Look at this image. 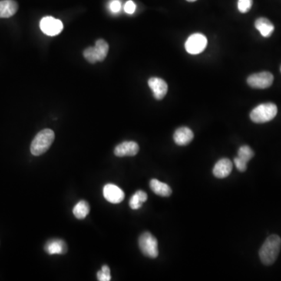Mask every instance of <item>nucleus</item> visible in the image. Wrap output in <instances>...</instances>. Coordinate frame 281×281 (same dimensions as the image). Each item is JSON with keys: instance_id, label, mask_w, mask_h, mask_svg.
Returning <instances> with one entry per match:
<instances>
[{"instance_id": "28", "label": "nucleus", "mask_w": 281, "mask_h": 281, "mask_svg": "<svg viewBox=\"0 0 281 281\" xmlns=\"http://www.w3.org/2000/svg\"><path fill=\"white\" fill-rule=\"evenodd\" d=\"M280 70H281V67H280Z\"/></svg>"}, {"instance_id": "25", "label": "nucleus", "mask_w": 281, "mask_h": 281, "mask_svg": "<svg viewBox=\"0 0 281 281\" xmlns=\"http://www.w3.org/2000/svg\"><path fill=\"white\" fill-rule=\"evenodd\" d=\"M233 163H235V166L236 168L241 172H245V170H247V164L244 163V162L241 161L239 158H235V160H233Z\"/></svg>"}, {"instance_id": "12", "label": "nucleus", "mask_w": 281, "mask_h": 281, "mask_svg": "<svg viewBox=\"0 0 281 281\" xmlns=\"http://www.w3.org/2000/svg\"><path fill=\"white\" fill-rule=\"evenodd\" d=\"M44 249L49 255H64L68 250L67 244L61 239H51L48 241Z\"/></svg>"}, {"instance_id": "3", "label": "nucleus", "mask_w": 281, "mask_h": 281, "mask_svg": "<svg viewBox=\"0 0 281 281\" xmlns=\"http://www.w3.org/2000/svg\"><path fill=\"white\" fill-rule=\"evenodd\" d=\"M276 114L277 107L274 103H263L252 110L250 113V118L254 123L263 124L273 120Z\"/></svg>"}, {"instance_id": "16", "label": "nucleus", "mask_w": 281, "mask_h": 281, "mask_svg": "<svg viewBox=\"0 0 281 281\" xmlns=\"http://www.w3.org/2000/svg\"><path fill=\"white\" fill-rule=\"evenodd\" d=\"M150 188L157 196L161 197H169L172 194V189L168 184L163 183L156 179H153L150 181Z\"/></svg>"}, {"instance_id": "23", "label": "nucleus", "mask_w": 281, "mask_h": 281, "mask_svg": "<svg viewBox=\"0 0 281 281\" xmlns=\"http://www.w3.org/2000/svg\"><path fill=\"white\" fill-rule=\"evenodd\" d=\"M252 0H239L238 3V8L239 11L242 14L249 12L252 7Z\"/></svg>"}, {"instance_id": "8", "label": "nucleus", "mask_w": 281, "mask_h": 281, "mask_svg": "<svg viewBox=\"0 0 281 281\" xmlns=\"http://www.w3.org/2000/svg\"><path fill=\"white\" fill-rule=\"evenodd\" d=\"M103 196L109 203L113 204H118L121 203L125 198L124 191L113 183H107L104 186Z\"/></svg>"}, {"instance_id": "2", "label": "nucleus", "mask_w": 281, "mask_h": 281, "mask_svg": "<svg viewBox=\"0 0 281 281\" xmlns=\"http://www.w3.org/2000/svg\"><path fill=\"white\" fill-rule=\"evenodd\" d=\"M55 139V133L51 129H44L36 134L31 145V153L38 156L48 151Z\"/></svg>"}, {"instance_id": "11", "label": "nucleus", "mask_w": 281, "mask_h": 281, "mask_svg": "<svg viewBox=\"0 0 281 281\" xmlns=\"http://www.w3.org/2000/svg\"><path fill=\"white\" fill-rule=\"evenodd\" d=\"M232 170H233L232 162L227 158H223L215 164L213 173L215 177L222 179L228 177L231 173Z\"/></svg>"}, {"instance_id": "15", "label": "nucleus", "mask_w": 281, "mask_h": 281, "mask_svg": "<svg viewBox=\"0 0 281 281\" xmlns=\"http://www.w3.org/2000/svg\"><path fill=\"white\" fill-rule=\"evenodd\" d=\"M255 27L262 34V36L265 37V38L270 37L274 31L273 24L270 22L269 20L266 19L265 17H260L259 19L256 20L255 22Z\"/></svg>"}, {"instance_id": "14", "label": "nucleus", "mask_w": 281, "mask_h": 281, "mask_svg": "<svg viewBox=\"0 0 281 281\" xmlns=\"http://www.w3.org/2000/svg\"><path fill=\"white\" fill-rule=\"evenodd\" d=\"M18 11V4L14 0L0 1V18H9Z\"/></svg>"}, {"instance_id": "21", "label": "nucleus", "mask_w": 281, "mask_h": 281, "mask_svg": "<svg viewBox=\"0 0 281 281\" xmlns=\"http://www.w3.org/2000/svg\"><path fill=\"white\" fill-rule=\"evenodd\" d=\"M83 55H84V59L87 60L90 64H95L96 63L99 62L98 57L96 54L95 47H88V48L85 49L83 53Z\"/></svg>"}, {"instance_id": "22", "label": "nucleus", "mask_w": 281, "mask_h": 281, "mask_svg": "<svg viewBox=\"0 0 281 281\" xmlns=\"http://www.w3.org/2000/svg\"><path fill=\"white\" fill-rule=\"evenodd\" d=\"M97 279L100 281H110L111 279L110 269L107 265H104L102 269L97 273Z\"/></svg>"}, {"instance_id": "9", "label": "nucleus", "mask_w": 281, "mask_h": 281, "mask_svg": "<svg viewBox=\"0 0 281 281\" xmlns=\"http://www.w3.org/2000/svg\"><path fill=\"white\" fill-rule=\"evenodd\" d=\"M148 84L153 91V96L156 100H163L168 91V85L166 81L160 77H151L148 81Z\"/></svg>"}, {"instance_id": "17", "label": "nucleus", "mask_w": 281, "mask_h": 281, "mask_svg": "<svg viewBox=\"0 0 281 281\" xmlns=\"http://www.w3.org/2000/svg\"><path fill=\"white\" fill-rule=\"evenodd\" d=\"M148 199V196L146 192L139 190L133 195L129 202V206L134 210L140 209L143 206V203H146Z\"/></svg>"}, {"instance_id": "27", "label": "nucleus", "mask_w": 281, "mask_h": 281, "mask_svg": "<svg viewBox=\"0 0 281 281\" xmlns=\"http://www.w3.org/2000/svg\"><path fill=\"white\" fill-rule=\"evenodd\" d=\"M188 2H196V0H186Z\"/></svg>"}, {"instance_id": "19", "label": "nucleus", "mask_w": 281, "mask_h": 281, "mask_svg": "<svg viewBox=\"0 0 281 281\" xmlns=\"http://www.w3.org/2000/svg\"><path fill=\"white\" fill-rule=\"evenodd\" d=\"M96 54L98 57L99 62H102L107 57L109 52V44L103 39H99L96 41L95 45Z\"/></svg>"}, {"instance_id": "6", "label": "nucleus", "mask_w": 281, "mask_h": 281, "mask_svg": "<svg viewBox=\"0 0 281 281\" xmlns=\"http://www.w3.org/2000/svg\"><path fill=\"white\" fill-rule=\"evenodd\" d=\"M273 82V74L267 71L252 74L247 79L248 84L250 87L253 88H259V89L267 88L272 85Z\"/></svg>"}, {"instance_id": "18", "label": "nucleus", "mask_w": 281, "mask_h": 281, "mask_svg": "<svg viewBox=\"0 0 281 281\" xmlns=\"http://www.w3.org/2000/svg\"><path fill=\"white\" fill-rule=\"evenodd\" d=\"M90 212L89 204L86 201H80L73 209V213L77 219H83L88 215Z\"/></svg>"}, {"instance_id": "4", "label": "nucleus", "mask_w": 281, "mask_h": 281, "mask_svg": "<svg viewBox=\"0 0 281 281\" xmlns=\"http://www.w3.org/2000/svg\"><path fill=\"white\" fill-rule=\"evenodd\" d=\"M139 248L144 256L151 259H156L159 256L157 239L149 232H145L140 235L138 240Z\"/></svg>"}, {"instance_id": "13", "label": "nucleus", "mask_w": 281, "mask_h": 281, "mask_svg": "<svg viewBox=\"0 0 281 281\" xmlns=\"http://www.w3.org/2000/svg\"><path fill=\"white\" fill-rule=\"evenodd\" d=\"M193 138H194V133L187 127H180L173 134V140L177 146H187L193 140Z\"/></svg>"}, {"instance_id": "24", "label": "nucleus", "mask_w": 281, "mask_h": 281, "mask_svg": "<svg viewBox=\"0 0 281 281\" xmlns=\"http://www.w3.org/2000/svg\"><path fill=\"white\" fill-rule=\"evenodd\" d=\"M136 5L132 0H128L127 3H126L125 5H124V11H125L127 14H133L135 12Z\"/></svg>"}, {"instance_id": "10", "label": "nucleus", "mask_w": 281, "mask_h": 281, "mask_svg": "<svg viewBox=\"0 0 281 281\" xmlns=\"http://www.w3.org/2000/svg\"><path fill=\"white\" fill-rule=\"evenodd\" d=\"M139 146L135 142H124L120 143L114 149V154L118 157L134 156L138 153Z\"/></svg>"}, {"instance_id": "26", "label": "nucleus", "mask_w": 281, "mask_h": 281, "mask_svg": "<svg viewBox=\"0 0 281 281\" xmlns=\"http://www.w3.org/2000/svg\"><path fill=\"white\" fill-rule=\"evenodd\" d=\"M110 9L113 13H118L121 9V4L119 0H113L110 3Z\"/></svg>"}, {"instance_id": "7", "label": "nucleus", "mask_w": 281, "mask_h": 281, "mask_svg": "<svg viewBox=\"0 0 281 281\" xmlns=\"http://www.w3.org/2000/svg\"><path fill=\"white\" fill-rule=\"evenodd\" d=\"M40 28L44 34L49 36H56L64 29V24L60 20L53 17H43L40 21Z\"/></svg>"}, {"instance_id": "20", "label": "nucleus", "mask_w": 281, "mask_h": 281, "mask_svg": "<svg viewBox=\"0 0 281 281\" xmlns=\"http://www.w3.org/2000/svg\"><path fill=\"white\" fill-rule=\"evenodd\" d=\"M254 155L255 153L253 150L249 146H243L239 149L238 158L241 161L248 164V163L253 158Z\"/></svg>"}, {"instance_id": "1", "label": "nucleus", "mask_w": 281, "mask_h": 281, "mask_svg": "<svg viewBox=\"0 0 281 281\" xmlns=\"http://www.w3.org/2000/svg\"><path fill=\"white\" fill-rule=\"evenodd\" d=\"M281 248V239L278 235L268 237L259 250L261 262L266 266L273 264L277 259Z\"/></svg>"}, {"instance_id": "5", "label": "nucleus", "mask_w": 281, "mask_h": 281, "mask_svg": "<svg viewBox=\"0 0 281 281\" xmlns=\"http://www.w3.org/2000/svg\"><path fill=\"white\" fill-rule=\"evenodd\" d=\"M207 46V38L200 33L193 34L185 42L186 51L192 55H197L204 51Z\"/></svg>"}]
</instances>
